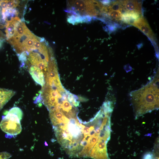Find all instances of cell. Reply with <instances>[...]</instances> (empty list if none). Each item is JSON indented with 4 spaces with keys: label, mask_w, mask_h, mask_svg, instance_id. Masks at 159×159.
<instances>
[{
    "label": "cell",
    "mask_w": 159,
    "mask_h": 159,
    "mask_svg": "<svg viewBox=\"0 0 159 159\" xmlns=\"http://www.w3.org/2000/svg\"><path fill=\"white\" fill-rule=\"evenodd\" d=\"M66 11L68 21L76 23L88 21L92 17L102 14L104 5L94 0L68 1Z\"/></svg>",
    "instance_id": "obj_2"
},
{
    "label": "cell",
    "mask_w": 159,
    "mask_h": 159,
    "mask_svg": "<svg viewBox=\"0 0 159 159\" xmlns=\"http://www.w3.org/2000/svg\"><path fill=\"white\" fill-rule=\"evenodd\" d=\"M22 116V110L15 107L11 109L5 116H2L0 126L1 129L6 133V137L16 135L20 133L22 129L20 121Z\"/></svg>",
    "instance_id": "obj_3"
},
{
    "label": "cell",
    "mask_w": 159,
    "mask_h": 159,
    "mask_svg": "<svg viewBox=\"0 0 159 159\" xmlns=\"http://www.w3.org/2000/svg\"><path fill=\"white\" fill-rule=\"evenodd\" d=\"M138 13L134 12H125L122 13L121 20L124 22L132 25L141 16Z\"/></svg>",
    "instance_id": "obj_7"
},
{
    "label": "cell",
    "mask_w": 159,
    "mask_h": 159,
    "mask_svg": "<svg viewBox=\"0 0 159 159\" xmlns=\"http://www.w3.org/2000/svg\"><path fill=\"white\" fill-rule=\"evenodd\" d=\"M122 13L118 11H109L103 14L104 15H107L111 18L117 20H121Z\"/></svg>",
    "instance_id": "obj_10"
},
{
    "label": "cell",
    "mask_w": 159,
    "mask_h": 159,
    "mask_svg": "<svg viewBox=\"0 0 159 159\" xmlns=\"http://www.w3.org/2000/svg\"><path fill=\"white\" fill-rule=\"evenodd\" d=\"M137 27L146 35L151 40L155 41V37L148 22L143 16L135 20L132 24Z\"/></svg>",
    "instance_id": "obj_4"
},
{
    "label": "cell",
    "mask_w": 159,
    "mask_h": 159,
    "mask_svg": "<svg viewBox=\"0 0 159 159\" xmlns=\"http://www.w3.org/2000/svg\"><path fill=\"white\" fill-rule=\"evenodd\" d=\"M65 93H68L69 94V92L66 90L64 92L63 94ZM77 101V102L76 104V107H77V106H78L79 105V102L78 101Z\"/></svg>",
    "instance_id": "obj_14"
},
{
    "label": "cell",
    "mask_w": 159,
    "mask_h": 159,
    "mask_svg": "<svg viewBox=\"0 0 159 159\" xmlns=\"http://www.w3.org/2000/svg\"><path fill=\"white\" fill-rule=\"evenodd\" d=\"M153 80L130 94L136 118L159 108L158 72Z\"/></svg>",
    "instance_id": "obj_1"
},
{
    "label": "cell",
    "mask_w": 159,
    "mask_h": 159,
    "mask_svg": "<svg viewBox=\"0 0 159 159\" xmlns=\"http://www.w3.org/2000/svg\"><path fill=\"white\" fill-rule=\"evenodd\" d=\"M15 93L12 90L0 88V110Z\"/></svg>",
    "instance_id": "obj_6"
},
{
    "label": "cell",
    "mask_w": 159,
    "mask_h": 159,
    "mask_svg": "<svg viewBox=\"0 0 159 159\" xmlns=\"http://www.w3.org/2000/svg\"><path fill=\"white\" fill-rule=\"evenodd\" d=\"M8 0H0V6L2 9L7 8Z\"/></svg>",
    "instance_id": "obj_12"
},
{
    "label": "cell",
    "mask_w": 159,
    "mask_h": 159,
    "mask_svg": "<svg viewBox=\"0 0 159 159\" xmlns=\"http://www.w3.org/2000/svg\"><path fill=\"white\" fill-rule=\"evenodd\" d=\"M2 45V43L1 40H0V48L1 47Z\"/></svg>",
    "instance_id": "obj_15"
},
{
    "label": "cell",
    "mask_w": 159,
    "mask_h": 159,
    "mask_svg": "<svg viewBox=\"0 0 159 159\" xmlns=\"http://www.w3.org/2000/svg\"><path fill=\"white\" fill-rule=\"evenodd\" d=\"M20 3L18 0H8L7 8L8 9H14L18 6Z\"/></svg>",
    "instance_id": "obj_11"
},
{
    "label": "cell",
    "mask_w": 159,
    "mask_h": 159,
    "mask_svg": "<svg viewBox=\"0 0 159 159\" xmlns=\"http://www.w3.org/2000/svg\"><path fill=\"white\" fill-rule=\"evenodd\" d=\"M122 5V13L125 12H134L141 14V3L136 0L121 1Z\"/></svg>",
    "instance_id": "obj_5"
},
{
    "label": "cell",
    "mask_w": 159,
    "mask_h": 159,
    "mask_svg": "<svg viewBox=\"0 0 159 159\" xmlns=\"http://www.w3.org/2000/svg\"><path fill=\"white\" fill-rule=\"evenodd\" d=\"M18 11L14 9H3L2 10V16L3 19L6 22L8 21V19H11L17 16Z\"/></svg>",
    "instance_id": "obj_8"
},
{
    "label": "cell",
    "mask_w": 159,
    "mask_h": 159,
    "mask_svg": "<svg viewBox=\"0 0 159 159\" xmlns=\"http://www.w3.org/2000/svg\"><path fill=\"white\" fill-rule=\"evenodd\" d=\"M28 29L24 22H18L16 25V32L14 36L20 37L24 34Z\"/></svg>",
    "instance_id": "obj_9"
},
{
    "label": "cell",
    "mask_w": 159,
    "mask_h": 159,
    "mask_svg": "<svg viewBox=\"0 0 159 159\" xmlns=\"http://www.w3.org/2000/svg\"><path fill=\"white\" fill-rule=\"evenodd\" d=\"M153 157V155L151 153H149L145 155L143 159H152Z\"/></svg>",
    "instance_id": "obj_13"
}]
</instances>
